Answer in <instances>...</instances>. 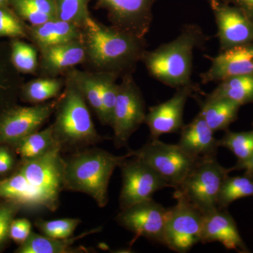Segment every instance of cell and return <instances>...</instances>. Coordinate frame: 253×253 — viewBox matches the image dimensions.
<instances>
[{
	"mask_svg": "<svg viewBox=\"0 0 253 253\" xmlns=\"http://www.w3.org/2000/svg\"><path fill=\"white\" fill-rule=\"evenodd\" d=\"M241 105L226 99H206L201 105L199 113L214 132L229 130L236 121Z\"/></svg>",
	"mask_w": 253,
	"mask_h": 253,
	"instance_id": "obj_23",
	"label": "cell"
},
{
	"mask_svg": "<svg viewBox=\"0 0 253 253\" xmlns=\"http://www.w3.org/2000/svg\"><path fill=\"white\" fill-rule=\"evenodd\" d=\"M31 223L27 219H14L9 228V239L21 245L31 234Z\"/></svg>",
	"mask_w": 253,
	"mask_h": 253,
	"instance_id": "obj_38",
	"label": "cell"
},
{
	"mask_svg": "<svg viewBox=\"0 0 253 253\" xmlns=\"http://www.w3.org/2000/svg\"><path fill=\"white\" fill-rule=\"evenodd\" d=\"M57 146H59L55 139L54 128L51 125L43 130L32 133L12 147L21 160H28L41 157Z\"/></svg>",
	"mask_w": 253,
	"mask_h": 253,
	"instance_id": "obj_26",
	"label": "cell"
},
{
	"mask_svg": "<svg viewBox=\"0 0 253 253\" xmlns=\"http://www.w3.org/2000/svg\"><path fill=\"white\" fill-rule=\"evenodd\" d=\"M231 172L223 167L216 156L199 158L186 179L175 189L174 199L182 198L204 214L217 209L223 182Z\"/></svg>",
	"mask_w": 253,
	"mask_h": 253,
	"instance_id": "obj_5",
	"label": "cell"
},
{
	"mask_svg": "<svg viewBox=\"0 0 253 253\" xmlns=\"http://www.w3.org/2000/svg\"><path fill=\"white\" fill-rule=\"evenodd\" d=\"M60 146L41 157L21 160L18 171L27 179L41 201L42 208L51 212L59 206L63 189V158Z\"/></svg>",
	"mask_w": 253,
	"mask_h": 253,
	"instance_id": "obj_6",
	"label": "cell"
},
{
	"mask_svg": "<svg viewBox=\"0 0 253 253\" xmlns=\"http://www.w3.org/2000/svg\"><path fill=\"white\" fill-rule=\"evenodd\" d=\"M168 208L165 223L164 246L174 252L186 253L201 243L204 215L182 198Z\"/></svg>",
	"mask_w": 253,
	"mask_h": 253,
	"instance_id": "obj_9",
	"label": "cell"
},
{
	"mask_svg": "<svg viewBox=\"0 0 253 253\" xmlns=\"http://www.w3.org/2000/svg\"><path fill=\"white\" fill-rule=\"evenodd\" d=\"M57 19L83 28L90 16L88 10L89 0H56Z\"/></svg>",
	"mask_w": 253,
	"mask_h": 253,
	"instance_id": "obj_33",
	"label": "cell"
},
{
	"mask_svg": "<svg viewBox=\"0 0 253 253\" xmlns=\"http://www.w3.org/2000/svg\"><path fill=\"white\" fill-rule=\"evenodd\" d=\"M28 38L27 25L14 11L0 6V38Z\"/></svg>",
	"mask_w": 253,
	"mask_h": 253,
	"instance_id": "obj_35",
	"label": "cell"
},
{
	"mask_svg": "<svg viewBox=\"0 0 253 253\" xmlns=\"http://www.w3.org/2000/svg\"><path fill=\"white\" fill-rule=\"evenodd\" d=\"M81 223L78 218H63L54 220L38 219L35 225L43 235L54 239H67L73 236L76 228Z\"/></svg>",
	"mask_w": 253,
	"mask_h": 253,
	"instance_id": "obj_34",
	"label": "cell"
},
{
	"mask_svg": "<svg viewBox=\"0 0 253 253\" xmlns=\"http://www.w3.org/2000/svg\"><path fill=\"white\" fill-rule=\"evenodd\" d=\"M232 5L241 10L253 22V0H217Z\"/></svg>",
	"mask_w": 253,
	"mask_h": 253,
	"instance_id": "obj_41",
	"label": "cell"
},
{
	"mask_svg": "<svg viewBox=\"0 0 253 253\" xmlns=\"http://www.w3.org/2000/svg\"><path fill=\"white\" fill-rule=\"evenodd\" d=\"M41 51L42 69L50 76L85 62L86 49L83 40L49 46Z\"/></svg>",
	"mask_w": 253,
	"mask_h": 253,
	"instance_id": "obj_19",
	"label": "cell"
},
{
	"mask_svg": "<svg viewBox=\"0 0 253 253\" xmlns=\"http://www.w3.org/2000/svg\"><path fill=\"white\" fill-rule=\"evenodd\" d=\"M23 84L21 73L11 62L10 42L0 39V116L17 105Z\"/></svg>",
	"mask_w": 253,
	"mask_h": 253,
	"instance_id": "obj_21",
	"label": "cell"
},
{
	"mask_svg": "<svg viewBox=\"0 0 253 253\" xmlns=\"http://www.w3.org/2000/svg\"><path fill=\"white\" fill-rule=\"evenodd\" d=\"M101 231V227L95 228L84 231L80 235L71 236L67 239H54L43 234L31 232L27 240L19 245L15 253H89L85 248L73 247V244L83 238L90 234H96Z\"/></svg>",
	"mask_w": 253,
	"mask_h": 253,
	"instance_id": "obj_22",
	"label": "cell"
},
{
	"mask_svg": "<svg viewBox=\"0 0 253 253\" xmlns=\"http://www.w3.org/2000/svg\"><path fill=\"white\" fill-rule=\"evenodd\" d=\"M35 9L57 19L56 0H22Z\"/></svg>",
	"mask_w": 253,
	"mask_h": 253,
	"instance_id": "obj_39",
	"label": "cell"
},
{
	"mask_svg": "<svg viewBox=\"0 0 253 253\" xmlns=\"http://www.w3.org/2000/svg\"><path fill=\"white\" fill-rule=\"evenodd\" d=\"M68 76L76 83L86 103L90 105L100 122L102 123L103 106L97 73L96 74H91L76 70H71L68 73Z\"/></svg>",
	"mask_w": 253,
	"mask_h": 253,
	"instance_id": "obj_28",
	"label": "cell"
},
{
	"mask_svg": "<svg viewBox=\"0 0 253 253\" xmlns=\"http://www.w3.org/2000/svg\"><path fill=\"white\" fill-rule=\"evenodd\" d=\"M9 0H0V6L2 7H6L9 4Z\"/></svg>",
	"mask_w": 253,
	"mask_h": 253,
	"instance_id": "obj_43",
	"label": "cell"
},
{
	"mask_svg": "<svg viewBox=\"0 0 253 253\" xmlns=\"http://www.w3.org/2000/svg\"><path fill=\"white\" fill-rule=\"evenodd\" d=\"M120 168L123 179L119 196L121 210L152 199L159 190L170 187L147 163L135 156L126 158Z\"/></svg>",
	"mask_w": 253,
	"mask_h": 253,
	"instance_id": "obj_10",
	"label": "cell"
},
{
	"mask_svg": "<svg viewBox=\"0 0 253 253\" xmlns=\"http://www.w3.org/2000/svg\"><path fill=\"white\" fill-rule=\"evenodd\" d=\"M122 78L118 84L117 99L111 124L114 134L113 141L118 149L127 145L133 133L144 123L146 115L144 97L131 74Z\"/></svg>",
	"mask_w": 253,
	"mask_h": 253,
	"instance_id": "obj_8",
	"label": "cell"
},
{
	"mask_svg": "<svg viewBox=\"0 0 253 253\" xmlns=\"http://www.w3.org/2000/svg\"><path fill=\"white\" fill-rule=\"evenodd\" d=\"M206 99H226L241 105L253 103V75L236 76L219 82Z\"/></svg>",
	"mask_w": 253,
	"mask_h": 253,
	"instance_id": "obj_24",
	"label": "cell"
},
{
	"mask_svg": "<svg viewBox=\"0 0 253 253\" xmlns=\"http://www.w3.org/2000/svg\"><path fill=\"white\" fill-rule=\"evenodd\" d=\"M201 244L220 242L226 249L250 253L240 235L235 220L226 209H216L204 214Z\"/></svg>",
	"mask_w": 253,
	"mask_h": 253,
	"instance_id": "obj_17",
	"label": "cell"
},
{
	"mask_svg": "<svg viewBox=\"0 0 253 253\" xmlns=\"http://www.w3.org/2000/svg\"><path fill=\"white\" fill-rule=\"evenodd\" d=\"M231 170H244L245 174L253 176V154L245 161H237L235 166L231 168Z\"/></svg>",
	"mask_w": 253,
	"mask_h": 253,
	"instance_id": "obj_42",
	"label": "cell"
},
{
	"mask_svg": "<svg viewBox=\"0 0 253 253\" xmlns=\"http://www.w3.org/2000/svg\"><path fill=\"white\" fill-rule=\"evenodd\" d=\"M9 3L18 17L21 18L23 21L24 20L28 21L31 26H38L51 20L56 19L35 9L22 0H9Z\"/></svg>",
	"mask_w": 253,
	"mask_h": 253,
	"instance_id": "obj_37",
	"label": "cell"
},
{
	"mask_svg": "<svg viewBox=\"0 0 253 253\" xmlns=\"http://www.w3.org/2000/svg\"><path fill=\"white\" fill-rule=\"evenodd\" d=\"M57 100L32 106L15 105L0 116V144L14 146L38 131L56 109Z\"/></svg>",
	"mask_w": 253,
	"mask_h": 253,
	"instance_id": "obj_11",
	"label": "cell"
},
{
	"mask_svg": "<svg viewBox=\"0 0 253 253\" xmlns=\"http://www.w3.org/2000/svg\"><path fill=\"white\" fill-rule=\"evenodd\" d=\"M81 30L86 61L98 73H113L118 77L131 74L146 52L144 38H137L113 26L108 27L91 16Z\"/></svg>",
	"mask_w": 253,
	"mask_h": 253,
	"instance_id": "obj_1",
	"label": "cell"
},
{
	"mask_svg": "<svg viewBox=\"0 0 253 253\" xmlns=\"http://www.w3.org/2000/svg\"><path fill=\"white\" fill-rule=\"evenodd\" d=\"M211 61V67L201 75L204 84L253 75V42L219 51Z\"/></svg>",
	"mask_w": 253,
	"mask_h": 253,
	"instance_id": "obj_16",
	"label": "cell"
},
{
	"mask_svg": "<svg viewBox=\"0 0 253 253\" xmlns=\"http://www.w3.org/2000/svg\"><path fill=\"white\" fill-rule=\"evenodd\" d=\"M206 41L199 26L186 25L172 41L146 51L141 61L151 77L176 89L192 83L194 49L204 45Z\"/></svg>",
	"mask_w": 253,
	"mask_h": 253,
	"instance_id": "obj_3",
	"label": "cell"
},
{
	"mask_svg": "<svg viewBox=\"0 0 253 253\" xmlns=\"http://www.w3.org/2000/svg\"><path fill=\"white\" fill-rule=\"evenodd\" d=\"M64 85L63 80L57 78H40L33 80L21 87L20 98L31 104H41L56 97Z\"/></svg>",
	"mask_w": 253,
	"mask_h": 253,
	"instance_id": "obj_27",
	"label": "cell"
},
{
	"mask_svg": "<svg viewBox=\"0 0 253 253\" xmlns=\"http://www.w3.org/2000/svg\"><path fill=\"white\" fill-rule=\"evenodd\" d=\"M115 156L104 149L78 150L63 158V189L90 196L99 208L109 203V184L115 169L130 157Z\"/></svg>",
	"mask_w": 253,
	"mask_h": 253,
	"instance_id": "obj_2",
	"label": "cell"
},
{
	"mask_svg": "<svg viewBox=\"0 0 253 253\" xmlns=\"http://www.w3.org/2000/svg\"><path fill=\"white\" fill-rule=\"evenodd\" d=\"M23 206L15 201L4 199L0 203V250L9 239V228Z\"/></svg>",
	"mask_w": 253,
	"mask_h": 253,
	"instance_id": "obj_36",
	"label": "cell"
},
{
	"mask_svg": "<svg viewBox=\"0 0 253 253\" xmlns=\"http://www.w3.org/2000/svg\"><path fill=\"white\" fill-rule=\"evenodd\" d=\"M128 152L147 163L174 189L180 186L199 159L190 156L178 144H166L158 139H151L140 149Z\"/></svg>",
	"mask_w": 253,
	"mask_h": 253,
	"instance_id": "obj_7",
	"label": "cell"
},
{
	"mask_svg": "<svg viewBox=\"0 0 253 253\" xmlns=\"http://www.w3.org/2000/svg\"><path fill=\"white\" fill-rule=\"evenodd\" d=\"M107 10L113 27L144 38L153 21L154 0H98Z\"/></svg>",
	"mask_w": 253,
	"mask_h": 253,
	"instance_id": "obj_13",
	"label": "cell"
},
{
	"mask_svg": "<svg viewBox=\"0 0 253 253\" xmlns=\"http://www.w3.org/2000/svg\"><path fill=\"white\" fill-rule=\"evenodd\" d=\"M101 101L103 106V121L104 126H111L113 111L117 99L118 76L111 73H98Z\"/></svg>",
	"mask_w": 253,
	"mask_h": 253,
	"instance_id": "obj_31",
	"label": "cell"
},
{
	"mask_svg": "<svg viewBox=\"0 0 253 253\" xmlns=\"http://www.w3.org/2000/svg\"><path fill=\"white\" fill-rule=\"evenodd\" d=\"M54 112V137L61 151H78L102 141V136L95 128L85 99L68 76L64 92L57 99Z\"/></svg>",
	"mask_w": 253,
	"mask_h": 253,
	"instance_id": "obj_4",
	"label": "cell"
},
{
	"mask_svg": "<svg viewBox=\"0 0 253 253\" xmlns=\"http://www.w3.org/2000/svg\"><path fill=\"white\" fill-rule=\"evenodd\" d=\"M195 90V86L187 84L176 89L170 99L149 108L144 123L149 126L151 137L157 139L165 134L178 132L184 126V107L188 99Z\"/></svg>",
	"mask_w": 253,
	"mask_h": 253,
	"instance_id": "obj_15",
	"label": "cell"
},
{
	"mask_svg": "<svg viewBox=\"0 0 253 253\" xmlns=\"http://www.w3.org/2000/svg\"><path fill=\"white\" fill-rule=\"evenodd\" d=\"M180 131L178 146L191 157L199 159L217 154L219 140L200 113Z\"/></svg>",
	"mask_w": 253,
	"mask_h": 253,
	"instance_id": "obj_18",
	"label": "cell"
},
{
	"mask_svg": "<svg viewBox=\"0 0 253 253\" xmlns=\"http://www.w3.org/2000/svg\"><path fill=\"white\" fill-rule=\"evenodd\" d=\"M217 27L219 51L253 42V22L232 5L209 0Z\"/></svg>",
	"mask_w": 253,
	"mask_h": 253,
	"instance_id": "obj_14",
	"label": "cell"
},
{
	"mask_svg": "<svg viewBox=\"0 0 253 253\" xmlns=\"http://www.w3.org/2000/svg\"><path fill=\"white\" fill-rule=\"evenodd\" d=\"M15 160L14 155L9 149V146L0 144V174H6L14 168Z\"/></svg>",
	"mask_w": 253,
	"mask_h": 253,
	"instance_id": "obj_40",
	"label": "cell"
},
{
	"mask_svg": "<svg viewBox=\"0 0 253 253\" xmlns=\"http://www.w3.org/2000/svg\"><path fill=\"white\" fill-rule=\"evenodd\" d=\"M28 38L40 49L83 40L81 28L59 19L51 20L38 26H27Z\"/></svg>",
	"mask_w": 253,
	"mask_h": 253,
	"instance_id": "obj_20",
	"label": "cell"
},
{
	"mask_svg": "<svg viewBox=\"0 0 253 253\" xmlns=\"http://www.w3.org/2000/svg\"><path fill=\"white\" fill-rule=\"evenodd\" d=\"M253 196V176H228L221 186L219 198L218 209H226L236 200Z\"/></svg>",
	"mask_w": 253,
	"mask_h": 253,
	"instance_id": "obj_29",
	"label": "cell"
},
{
	"mask_svg": "<svg viewBox=\"0 0 253 253\" xmlns=\"http://www.w3.org/2000/svg\"><path fill=\"white\" fill-rule=\"evenodd\" d=\"M167 209L154 200L142 201L121 210L118 224L136 236H142L164 246Z\"/></svg>",
	"mask_w": 253,
	"mask_h": 253,
	"instance_id": "obj_12",
	"label": "cell"
},
{
	"mask_svg": "<svg viewBox=\"0 0 253 253\" xmlns=\"http://www.w3.org/2000/svg\"><path fill=\"white\" fill-rule=\"evenodd\" d=\"M11 62L21 73H32L38 67V54L34 46L25 42L19 38L11 40Z\"/></svg>",
	"mask_w": 253,
	"mask_h": 253,
	"instance_id": "obj_30",
	"label": "cell"
},
{
	"mask_svg": "<svg viewBox=\"0 0 253 253\" xmlns=\"http://www.w3.org/2000/svg\"><path fill=\"white\" fill-rule=\"evenodd\" d=\"M0 198L15 201L23 207L42 208L38 195L18 170L11 177L0 181Z\"/></svg>",
	"mask_w": 253,
	"mask_h": 253,
	"instance_id": "obj_25",
	"label": "cell"
},
{
	"mask_svg": "<svg viewBox=\"0 0 253 253\" xmlns=\"http://www.w3.org/2000/svg\"><path fill=\"white\" fill-rule=\"evenodd\" d=\"M219 144L235 155L238 161H245L253 154V129L241 132L226 131Z\"/></svg>",
	"mask_w": 253,
	"mask_h": 253,
	"instance_id": "obj_32",
	"label": "cell"
}]
</instances>
